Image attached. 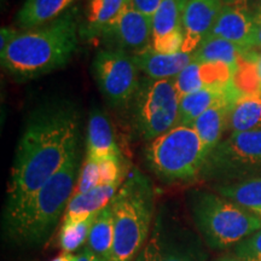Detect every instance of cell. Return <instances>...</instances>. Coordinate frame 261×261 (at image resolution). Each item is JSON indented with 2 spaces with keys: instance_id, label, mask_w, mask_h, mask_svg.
<instances>
[{
  "instance_id": "obj_1",
  "label": "cell",
  "mask_w": 261,
  "mask_h": 261,
  "mask_svg": "<svg viewBox=\"0 0 261 261\" xmlns=\"http://www.w3.org/2000/svg\"><path fill=\"white\" fill-rule=\"evenodd\" d=\"M79 126L71 103H48L32 114L15 150L4 215L23 204L77 151Z\"/></svg>"
},
{
  "instance_id": "obj_2",
  "label": "cell",
  "mask_w": 261,
  "mask_h": 261,
  "mask_svg": "<svg viewBox=\"0 0 261 261\" xmlns=\"http://www.w3.org/2000/svg\"><path fill=\"white\" fill-rule=\"evenodd\" d=\"M79 44L74 12L40 27L17 32L2 52L4 69L18 80L37 79L64 67Z\"/></svg>"
},
{
  "instance_id": "obj_3",
  "label": "cell",
  "mask_w": 261,
  "mask_h": 261,
  "mask_svg": "<svg viewBox=\"0 0 261 261\" xmlns=\"http://www.w3.org/2000/svg\"><path fill=\"white\" fill-rule=\"evenodd\" d=\"M79 169V151L45 182L32 197L11 214L4 215L5 231L17 244L35 246L44 242L73 197Z\"/></svg>"
},
{
  "instance_id": "obj_4",
  "label": "cell",
  "mask_w": 261,
  "mask_h": 261,
  "mask_svg": "<svg viewBox=\"0 0 261 261\" xmlns=\"http://www.w3.org/2000/svg\"><path fill=\"white\" fill-rule=\"evenodd\" d=\"M114 217V247L110 261H135L148 242L154 213V189L135 168L110 202Z\"/></svg>"
},
{
  "instance_id": "obj_5",
  "label": "cell",
  "mask_w": 261,
  "mask_h": 261,
  "mask_svg": "<svg viewBox=\"0 0 261 261\" xmlns=\"http://www.w3.org/2000/svg\"><path fill=\"white\" fill-rule=\"evenodd\" d=\"M190 205L198 231L215 249L236 246L261 228V219L256 214L219 194L195 191Z\"/></svg>"
},
{
  "instance_id": "obj_6",
  "label": "cell",
  "mask_w": 261,
  "mask_h": 261,
  "mask_svg": "<svg viewBox=\"0 0 261 261\" xmlns=\"http://www.w3.org/2000/svg\"><path fill=\"white\" fill-rule=\"evenodd\" d=\"M208 151L191 126L178 125L149 143L145 159L151 171L166 181H189L202 174Z\"/></svg>"
},
{
  "instance_id": "obj_7",
  "label": "cell",
  "mask_w": 261,
  "mask_h": 261,
  "mask_svg": "<svg viewBox=\"0 0 261 261\" xmlns=\"http://www.w3.org/2000/svg\"><path fill=\"white\" fill-rule=\"evenodd\" d=\"M133 102V122L139 136L154 140L179 125L180 96L172 79L140 80Z\"/></svg>"
},
{
  "instance_id": "obj_8",
  "label": "cell",
  "mask_w": 261,
  "mask_h": 261,
  "mask_svg": "<svg viewBox=\"0 0 261 261\" xmlns=\"http://www.w3.org/2000/svg\"><path fill=\"white\" fill-rule=\"evenodd\" d=\"M261 173V128L231 133L212 150L202 174L217 180L240 181Z\"/></svg>"
},
{
  "instance_id": "obj_9",
  "label": "cell",
  "mask_w": 261,
  "mask_h": 261,
  "mask_svg": "<svg viewBox=\"0 0 261 261\" xmlns=\"http://www.w3.org/2000/svg\"><path fill=\"white\" fill-rule=\"evenodd\" d=\"M92 74L98 89L113 107L132 102L140 84L139 68L132 55L112 48L97 52Z\"/></svg>"
},
{
  "instance_id": "obj_10",
  "label": "cell",
  "mask_w": 261,
  "mask_h": 261,
  "mask_svg": "<svg viewBox=\"0 0 261 261\" xmlns=\"http://www.w3.org/2000/svg\"><path fill=\"white\" fill-rule=\"evenodd\" d=\"M100 38L107 44V48L135 55L151 46L152 18L130 5L104 31Z\"/></svg>"
},
{
  "instance_id": "obj_11",
  "label": "cell",
  "mask_w": 261,
  "mask_h": 261,
  "mask_svg": "<svg viewBox=\"0 0 261 261\" xmlns=\"http://www.w3.org/2000/svg\"><path fill=\"white\" fill-rule=\"evenodd\" d=\"M254 16L241 0L224 3L217 21L208 37L221 38L237 46L254 48Z\"/></svg>"
},
{
  "instance_id": "obj_12",
  "label": "cell",
  "mask_w": 261,
  "mask_h": 261,
  "mask_svg": "<svg viewBox=\"0 0 261 261\" xmlns=\"http://www.w3.org/2000/svg\"><path fill=\"white\" fill-rule=\"evenodd\" d=\"M224 6V0H187L182 12L184 45L181 52L194 54L210 35Z\"/></svg>"
},
{
  "instance_id": "obj_13",
  "label": "cell",
  "mask_w": 261,
  "mask_h": 261,
  "mask_svg": "<svg viewBox=\"0 0 261 261\" xmlns=\"http://www.w3.org/2000/svg\"><path fill=\"white\" fill-rule=\"evenodd\" d=\"M237 97L240 96L232 87V91L230 93L221 98L219 102L205 110L201 116H198L192 122L191 127L201 137L202 142L204 143L205 148L210 152L219 144L224 132L227 130L228 113H230L233 100Z\"/></svg>"
},
{
  "instance_id": "obj_14",
  "label": "cell",
  "mask_w": 261,
  "mask_h": 261,
  "mask_svg": "<svg viewBox=\"0 0 261 261\" xmlns=\"http://www.w3.org/2000/svg\"><path fill=\"white\" fill-rule=\"evenodd\" d=\"M139 70L146 77L154 80L173 79L194 61L192 54L178 52V54L165 55L156 52L152 46L132 55Z\"/></svg>"
},
{
  "instance_id": "obj_15",
  "label": "cell",
  "mask_w": 261,
  "mask_h": 261,
  "mask_svg": "<svg viewBox=\"0 0 261 261\" xmlns=\"http://www.w3.org/2000/svg\"><path fill=\"white\" fill-rule=\"evenodd\" d=\"M121 185H98L84 194L73 195L64 212L63 224L81 223L91 215L97 214L113 201Z\"/></svg>"
},
{
  "instance_id": "obj_16",
  "label": "cell",
  "mask_w": 261,
  "mask_h": 261,
  "mask_svg": "<svg viewBox=\"0 0 261 261\" xmlns=\"http://www.w3.org/2000/svg\"><path fill=\"white\" fill-rule=\"evenodd\" d=\"M132 5V0H90L86 22L80 34L86 38L100 37L110 24Z\"/></svg>"
},
{
  "instance_id": "obj_17",
  "label": "cell",
  "mask_w": 261,
  "mask_h": 261,
  "mask_svg": "<svg viewBox=\"0 0 261 261\" xmlns=\"http://www.w3.org/2000/svg\"><path fill=\"white\" fill-rule=\"evenodd\" d=\"M76 0H25L17 12L16 23L23 31L47 24L60 18Z\"/></svg>"
},
{
  "instance_id": "obj_18",
  "label": "cell",
  "mask_w": 261,
  "mask_h": 261,
  "mask_svg": "<svg viewBox=\"0 0 261 261\" xmlns=\"http://www.w3.org/2000/svg\"><path fill=\"white\" fill-rule=\"evenodd\" d=\"M87 152L100 160L110 155H121L114 138L113 127L108 117L99 110L90 114L87 125Z\"/></svg>"
},
{
  "instance_id": "obj_19",
  "label": "cell",
  "mask_w": 261,
  "mask_h": 261,
  "mask_svg": "<svg viewBox=\"0 0 261 261\" xmlns=\"http://www.w3.org/2000/svg\"><path fill=\"white\" fill-rule=\"evenodd\" d=\"M232 91V84L227 87H203L180 98L179 107V125L191 126L205 110L213 107Z\"/></svg>"
},
{
  "instance_id": "obj_20",
  "label": "cell",
  "mask_w": 261,
  "mask_h": 261,
  "mask_svg": "<svg viewBox=\"0 0 261 261\" xmlns=\"http://www.w3.org/2000/svg\"><path fill=\"white\" fill-rule=\"evenodd\" d=\"M261 128V94L240 96L228 113L227 129L231 133Z\"/></svg>"
},
{
  "instance_id": "obj_21",
  "label": "cell",
  "mask_w": 261,
  "mask_h": 261,
  "mask_svg": "<svg viewBox=\"0 0 261 261\" xmlns=\"http://www.w3.org/2000/svg\"><path fill=\"white\" fill-rule=\"evenodd\" d=\"M246 51V48L237 46L225 39L207 37L201 42L200 46L196 48V51L192 54V57L195 62L224 63L236 69L238 61Z\"/></svg>"
},
{
  "instance_id": "obj_22",
  "label": "cell",
  "mask_w": 261,
  "mask_h": 261,
  "mask_svg": "<svg viewBox=\"0 0 261 261\" xmlns=\"http://www.w3.org/2000/svg\"><path fill=\"white\" fill-rule=\"evenodd\" d=\"M86 243L90 250L110 261L114 247V217L110 203L97 214Z\"/></svg>"
},
{
  "instance_id": "obj_23",
  "label": "cell",
  "mask_w": 261,
  "mask_h": 261,
  "mask_svg": "<svg viewBox=\"0 0 261 261\" xmlns=\"http://www.w3.org/2000/svg\"><path fill=\"white\" fill-rule=\"evenodd\" d=\"M218 194L250 212L261 208V175L244 180L224 182L215 188Z\"/></svg>"
},
{
  "instance_id": "obj_24",
  "label": "cell",
  "mask_w": 261,
  "mask_h": 261,
  "mask_svg": "<svg viewBox=\"0 0 261 261\" xmlns=\"http://www.w3.org/2000/svg\"><path fill=\"white\" fill-rule=\"evenodd\" d=\"M257 52V48L247 50L238 61L232 77V87L238 96L261 94Z\"/></svg>"
},
{
  "instance_id": "obj_25",
  "label": "cell",
  "mask_w": 261,
  "mask_h": 261,
  "mask_svg": "<svg viewBox=\"0 0 261 261\" xmlns=\"http://www.w3.org/2000/svg\"><path fill=\"white\" fill-rule=\"evenodd\" d=\"M187 0H163L152 16V40L182 31V12Z\"/></svg>"
},
{
  "instance_id": "obj_26",
  "label": "cell",
  "mask_w": 261,
  "mask_h": 261,
  "mask_svg": "<svg viewBox=\"0 0 261 261\" xmlns=\"http://www.w3.org/2000/svg\"><path fill=\"white\" fill-rule=\"evenodd\" d=\"M135 261H198L188 250H181L175 244L168 242L160 233L156 226L154 233Z\"/></svg>"
},
{
  "instance_id": "obj_27",
  "label": "cell",
  "mask_w": 261,
  "mask_h": 261,
  "mask_svg": "<svg viewBox=\"0 0 261 261\" xmlns=\"http://www.w3.org/2000/svg\"><path fill=\"white\" fill-rule=\"evenodd\" d=\"M97 214L91 215L90 218L81 223L63 224L60 232V244L64 253H73L79 249L85 242H87L90 230Z\"/></svg>"
},
{
  "instance_id": "obj_28",
  "label": "cell",
  "mask_w": 261,
  "mask_h": 261,
  "mask_svg": "<svg viewBox=\"0 0 261 261\" xmlns=\"http://www.w3.org/2000/svg\"><path fill=\"white\" fill-rule=\"evenodd\" d=\"M200 63V74L204 87H227L232 84L234 69L224 63Z\"/></svg>"
},
{
  "instance_id": "obj_29",
  "label": "cell",
  "mask_w": 261,
  "mask_h": 261,
  "mask_svg": "<svg viewBox=\"0 0 261 261\" xmlns=\"http://www.w3.org/2000/svg\"><path fill=\"white\" fill-rule=\"evenodd\" d=\"M172 80L180 98L204 87L200 74V63L195 61H192Z\"/></svg>"
},
{
  "instance_id": "obj_30",
  "label": "cell",
  "mask_w": 261,
  "mask_h": 261,
  "mask_svg": "<svg viewBox=\"0 0 261 261\" xmlns=\"http://www.w3.org/2000/svg\"><path fill=\"white\" fill-rule=\"evenodd\" d=\"M98 185H99V160L86 154L73 195L84 194L97 188Z\"/></svg>"
},
{
  "instance_id": "obj_31",
  "label": "cell",
  "mask_w": 261,
  "mask_h": 261,
  "mask_svg": "<svg viewBox=\"0 0 261 261\" xmlns=\"http://www.w3.org/2000/svg\"><path fill=\"white\" fill-rule=\"evenodd\" d=\"M121 155H110L99 160V185L122 184Z\"/></svg>"
},
{
  "instance_id": "obj_32",
  "label": "cell",
  "mask_w": 261,
  "mask_h": 261,
  "mask_svg": "<svg viewBox=\"0 0 261 261\" xmlns=\"http://www.w3.org/2000/svg\"><path fill=\"white\" fill-rule=\"evenodd\" d=\"M234 256L243 261H261V228L234 246Z\"/></svg>"
},
{
  "instance_id": "obj_33",
  "label": "cell",
  "mask_w": 261,
  "mask_h": 261,
  "mask_svg": "<svg viewBox=\"0 0 261 261\" xmlns=\"http://www.w3.org/2000/svg\"><path fill=\"white\" fill-rule=\"evenodd\" d=\"M163 0H132V6L136 10L152 18Z\"/></svg>"
},
{
  "instance_id": "obj_34",
  "label": "cell",
  "mask_w": 261,
  "mask_h": 261,
  "mask_svg": "<svg viewBox=\"0 0 261 261\" xmlns=\"http://www.w3.org/2000/svg\"><path fill=\"white\" fill-rule=\"evenodd\" d=\"M254 16V48L261 50V8H257L253 11Z\"/></svg>"
},
{
  "instance_id": "obj_35",
  "label": "cell",
  "mask_w": 261,
  "mask_h": 261,
  "mask_svg": "<svg viewBox=\"0 0 261 261\" xmlns=\"http://www.w3.org/2000/svg\"><path fill=\"white\" fill-rule=\"evenodd\" d=\"M16 33H17V31H16V29H12V28H3L2 29V37H0V39H2V41H0V54L6 50V47H8L10 41L12 40V38L15 37Z\"/></svg>"
},
{
  "instance_id": "obj_36",
  "label": "cell",
  "mask_w": 261,
  "mask_h": 261,
  "mask_svg": "<svg viewBox=\"0 0 261 261\" xmlns=\"http://www.w3.org/2000/svg\"><path fill=\"white\" fill-rule=\"evenodd\" d=\"M76 261H108L103 259L102 256L97 255L96 253H93L92 250H90L89 248L85 247L83 252H80L76 255Z\"/></svg>"
},
{
  "instance_id": "obj_37",
  "label": "cell",
  "mask_w": 261,
  "mask_h": 261,
  "mask_svg": "<svg viewBox=\"0 0 261 261\" xmlns=\"http://www.w3.org/2000/svg\"><path fill=\"white\" fill-rule=\"evenodd\" d=\"M51 261H76V255L71 253H62L61 255L56 256Z\"/></svg>"
},
{
  "instance_id": "obj_38",
  "label": "cell",
  "mask_w": 261,
  "mask_h": 261,
  "mask_svg": "<svg viewBox=\"0 0 261 261\" xmlns=\"http://www.w3.org/2000/svg\"><path fill=\"white\" fill-rule=\"evenodd\" d=\"M219 261H243L241 259H238L237 256H224L219 259Z\"/></svg>"
},
{
  "instance_id": "obj_39",
  "label": "cell",
  "mask_w": 261,
  "mask_h": 261,
  "mask_svg": "<svg viewBox=\"0 0 261 261\" xmlns=\"http://www.w3.org/2000/svg\"><path fill=\"white\" fill-rule=\"evenodd\" d=\"M257 67H259V74H260V80H261V50L257 52Z\"/></svg>"
},
{
  "instance_id": "obj_40",
  "label": "cell",
  "mask_w": 261,
  "mask_h": 261,
  "mask_svg": "<svg viewBox=\"0 0 261 261\" xmlns=\"http://www.w3.org/2000/svg\"><path fill=\"white\" fill-rule=\"evenodd\" d=\"M252 213H254V214H256V215H257V217H259V218H260V219H261V208H260V210H257V211H255V212H252Z\"/></svg>"
},
{
  "instance_id": "obj_41",
  "label": "cell",
  "mask_w": 261,
  "mask_h": 261,
  "mask_svg": "<svg viewBox=\"0 0 261 261\" xmlns=\"http://www.w3.org/2000/svg\"><path fill=\"white\" fill-rule=\"evenodd\" d=\"M257 6H259V8H261V2H260V4H259V5H257Z\"/></svg>"
}]
</instances>
